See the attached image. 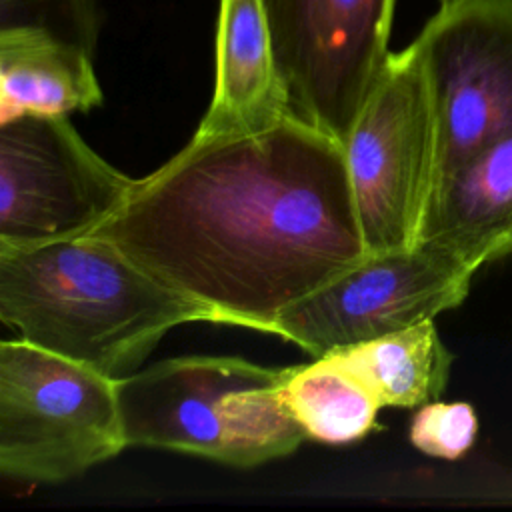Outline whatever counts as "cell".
Returning <instances> with one entry per match:
<instances>
[{
  "label": "cell",
  "instance_id": "5",
  "mask_svg": "<svg viewBox=\"0 0 512 512\" xmlns=\"http://www.w3.org/2000/svg\"><path fill=\"white\" fill-rule=\"evenodd\" d=\"M438 118L424 62L410 42L388 66L344 142L368 252L418 246L438 180Z\"/></svg>",
  "mask_w": 512,
  "mask_h": 512
},
{
  "label": "cell",
  "instance_id": "10",
  "mask_svg": "<svg viewBox=\"0 0 512 512\" xmlns=\"http://www.w3.org/2000/svg\"><path fill=\"white\" fill-rule=\"evenodd\" d=\"M418 244L446 252L476 272L512 256V134L440 176Z\"/></svg>",
  "mask_w": 512,
  "mask_h": 512
},
{
  "label": "cell",
  "instance_id": "2",
  "mask_svg": "<svg viewBox=\"0 0 512 512\" xmlns=\"http://www.w3.org/2000/svg\"><path fill=\"white\" fill-rule=\"evenodd\" d=\"M0 320L30 344L122 380L180 324L220 316L96 236L0 246Z\"/></svg>",
  "mask_w": 512,
  "mask_h": 512
},
{
  "label": "cell",
  "instance_id": "6",
  "mask_svg": "<svg viewBox=\"0 0 512 512\" xmlns=\"http://www.w3.org/2000/svg\"><path fill=\"white\" fill-rule=\"evenodd\" d=\"M396 0H264L288 114L346 142L390 60Z\"/></svg>",
  "mask_w": 512,
  "mask_h": 512
},
{
  "label": "cell",
  "instance_id": "14",
  "mask_svg": "<svg viewBox=\"0 0 512 512\" xmlns=\"http://www.w3.org/2000/svg\"><path fill=\"white\" fill-rule=\"evenodd\" d=\"M284 398L306 436L324 444H348L366 436L382 408L374 392L330 356L288 366Z\"/></svg>",
  "mask_w": 512,
  "mask_h": 512
},
{
  "label": "cell",
  "instance_id": "3",
  "mask_svg": "<svg viewBox=\"0 0 512 512\" xmlns=\"http://www.w3.org/2000/svg\"><path fill=\"white\" fill-rule=\"evenodd\" d=\"M288 368L238 356H178L116 380L126 446L254 468L292 454L308 436L292 416Z\"/></svg>",
  "mask_w": 512,
  "mask_h": 512
},
{
  "label": "cell",
  "instance_id": "1",
  "mask_svg": "<svg viewBox=\"0 0 512 512\" xmlns=\"http://www.w3.org/2000/svg\"><path fill=\"white\" fill-rule=\"evenodd\" d=\"M90 236L222 324L268 334L368 254L344 144L288 114L248 132H196Z\"/></svg>",
  "mask_w": 512,
  "mask_h": 512
},
{
  "label": "cell",
  "instance_id": "11",
  "mask_svg": "<svg viewBox=\"0 0 512 512\" xmlns=\"http://www.w3.org/2000/svg\"><path fill=\"white\" fill-rule=\"evenodd\" d=\"M286 114L264 0H220L214 96L196 132H248Z\"/></svg>",
  "mask_w": 512,
  "mask_h": 512
},
{
  "label": "cell",
  "instance_id": "13",
  "mask_svg": "<svg viewBox=\"0 0 512 512\" xmlns=\"http://www.w3.org/2000/svg\"><path fill=\"white\" fill-rule=\"evenodd\" d=\"M356 374L384 406L418 408L438 400L450 380L452 352L434 320L326 354Z\"/></svg>",
  "mask_w": 512,
  "mask_h": 512
},
{
  "label": "cell",
  "instance_id": "7",
  "mask_svg": "<svg viewBox=\"0 0 512 512\" xmlns=\"http://www.w3.org/2000/svg\"><path fill=\"white\" fill-rule=\"evenodd\" d=\"M70 124L20 114L0 122V246L26 248L90 234L134 186Z\"/></svg>",
  "mask_w": 512,
  "mask_h": 512
},
{
  "label": "cell",
  "instance_id": "8",
  "mask_svg": "<svg viewBox=\"0 0 512 512\" xmlns=\"http://www.w3.org/2000/svg\"><path fill=\"white\" fill-rule=\"evenodd\" d=\"M474 274L470 266L424 244L368 252L350 270L286 308L270 334L322 358L458 308Z\"/></svg>",
  "mask_w": 512,
  "mask_h": 512
},
{
  "label": "cell",
  "instance_id": "4",
  "mask_svg": "<svg viewBox=\"0 0 512 512\" xmlns=\"http://www.w3.org/2000/svg\"><path fill=\"white\" fill-rule=\"evenodd\" d=\"M128 448L116 380L24 338L0 344V472L60 484Z\"/></svg>",
  "mask_w": 512,
  "mask_h": 512
},
{
  "label": "cell",
  "instance_id": "17",
  "mask_svg": "<svg viewBox=\"0 0 512 512\" xmlns=\"http://www.w3.org/2000/svg\"><path fill=\"white\" fill-rule=\"evenodd\" d=\"M440 2H444V0H440Z\"/></svg>",
  "mask_w": 512,
  "mask_h": 512
},
{
  "label": "cell",
  "instance_id": "12",
  "mask_svg": "<svg viewBox=\"0 0 512 512\" xmlns=\"http://www.w3.org/2000/svg\"><path fill=\"white\" fill-rule=\"evenodd\" d=\"M92 60L88 50L44 28H0V122L100 106L102 88Z\"/></svg>",
  "mask_w": 512,
  "mask_h": 512
},
{
  "label": "cell",
  "instance_id": "16",
  "mask_svg": "<svg viewBox=\"0 0 512 512\" xmlns=\"http://www.w3.org/2000/svg\"><path fill=\"white\" fill-rule=\"evenodd\" d=\"M478 416L470 402L432 400L418 406L410 420V444L426 456L462 458L476 442Z\"/></svg>",
  "mask_w": 512,
  "mask_h": 512
},
{
  "label": "cell",
  "instance_id": "9",
  "mask_svg": "<svg viewBox=\"0 0 512 512\" xmlns=\"http://www.w3.org/2000/svg\"><path fill=\"white\" fill-rule=\"evenodd\" d=\"M412 44L436 106L440 180L512 134V0H444Z\"/></svg>",
  "mask_w": 512,
  "mask_h": 512
},
{
  "label": "cell",
  "instance_id": "15",
  "mask_svg": "<svg viewBox=\"0 0 512 512\" xmlns=\"http://www.w3.org/2000/svg\"><path fill=\"white\" fill-rule=\"evenodd\" d=\"M36 26L96 54L100 0H0V28Z\"/></svg>",
  "mask_w": 512,
  "mask_h": 512
}]
</instances>
